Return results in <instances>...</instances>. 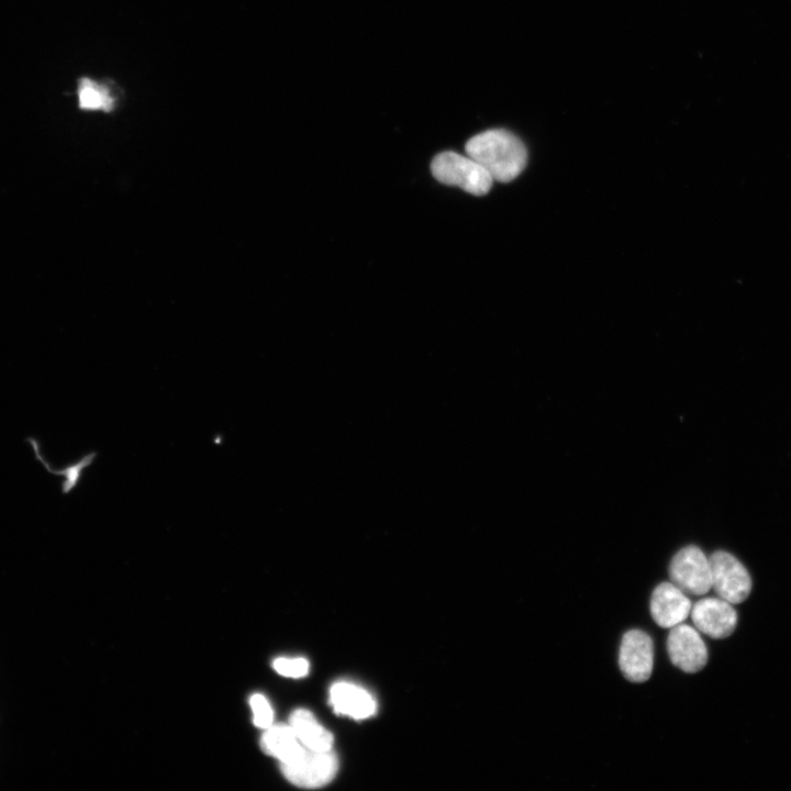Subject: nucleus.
<instances>
[{
    "instance_id": "f257e3e1",
    "label": "nucleus",
    "mask_w": 791,
    "mask_h": 791,
    "mask_svg": "<svg viewBox=\"0 0 791 791\" xmlns=\"http://www.w3.org/2000/svg\"><path fill=\"white\" fill-rule=\"evenodd\" d=\"M466 155L477 160L493 180L509 182L525 168L527 151L523 142L503 129H491L470 137L465 145Z\"/></svg>"
},
{
    "instance_id": "f03ea898",
    "label": "nucleus",
    "mask_w": 791,
    "mask_h": 791,
    "mask_svg": "<svg viewBox=\"0 0 791 791\" xmlns=\"http://www.w3.org/2000/svg\"><path fill=\"white\" fill-rule=\"evenodd\" d=\"M431 170L439 182L459 187L475 196L486 194L493 182L491 175L477 160L450 151L436 155Z\"/></svg>"
},
{
    "instance_id": "7ed1b4c3",
    "label": "nucleus",
    "mask_w": 791,
    "mask_h": 791,
    "mask_svg": "<svg viewBox=\"0 0 791 791\" xmlns=\"http://www.w3.org/2000/svg\"><path fill=\"white\" fill-rule=\"evenodd\" d=\"M669 576L671 582L688 594L702 595L712 588L710 560L694 545L683 547L672 557Z\"/></svg>"
},
{
    "instance_id": "20e7f679",
    "label": "nucleus",
    "mask_w": 791,
    "mask_h": 791,
    "mask_svg": "<svg viewBox=\"0 0 791 791\" xmlns=\"http://www.w3.org/2000/svg\"><path fill=\"white\" fill-rule=\"evenodd\" d=\"M712 588L732 604L745 601L751 590V579L744 565L732 554L717 550L710 558Z\"/></svg>"
},
{
    "instance_id": "39448f33",
    "label": "nucleus",
    "mask_w": 791,
    "mask_h": 791,
    "mask_svg": "<svg viewBox=\"0 0 791 791\" xmlns=\"http://www.w3.org/2000/svg\"><path fill=\"white\" fill-rule=\"evenodd\" d=\"M281 769L291 783L302 788H319L335 777L338 760L331 749L317 751L305 748L300 758L281 765Z\"/></svg>"
},
{
    "instance_id": "423d86ee",
    "label": "nucleus",
    "mask_w": 791,
    "mask_h": 791,
    "mask_svg": "<svg viewBox=\"0 0 791 791\" xmlns=\"http://www.w3.org/2000/svg\"><path fill=\"white\" fill-rule=\"evenodd\" d=\"M654 665V645L650 636L640 630H631L622 636L619 666L631 682L649 679Z\"/></svg>"
},
{
    "instance_id": "0eeeda50",
    "label": "nucleus",
    "mask_w": 791,
    "mask_h": 791,
    "mask_svg": "<svg viewBox=\"0 0 791 791\" xmlns=\"http://www.w3.org/2000/svg\"><path fill=\"white\" fill-rule=\"evenodd\" d=\"M667 651L671 662L688 673L704 668L708 649L695 628L688 624L672 626L667 637Z\"/></svg>"
},
{
    "instance_id": "6e6552de",
    "label": "nucleus",
    "mask_w": 791,
    "mask_h": 791,
    "mask_svg": "<svg viewBox=\"0 0 791 791\" xmlns=\"http://www.w3.org/2000/svg\"><path fill=\"white\" fill-rule=\"evenodd\" d=\"M690 613L694 626L715 639L728 637L737 625L736 610L722 598L701 599L692 605Z\"/></svg>"
},
{
    "instance_id": "1a4fd4ad",
    "label": "nucleus",
    "mask_w": 791,
    "mask_h": 791,
    "mask_svg": "<svg viewBox=\"0 0 791 791\" xmlns=\"http://www.w3.org/2000/svg\"><path fill=\"white\" fill-rule=\"evenodd\" d=\"M691 608L690 599L672 582L659 583L651 593L650 614L660 627L671 628L682 623Z\"/></svg>"
},
{
    "instance_id": "9d476101",
    "label": "nucleus",
    "mask_w": 791,
    "mask_h": 791,
    "mask_svg": "<svg viewBox=\"0 0 791 791\" xmlns=\"http://www.w3.org/2000/svg\"><path fill=\"white\" fill-rule=\"evenodd\" d=\"M330 703L336 713L356 720L367 718L376 712L374 698L363 688L346 681L332 686Z\"/></svg>"
},
{
    "instance_id": "9b49d317",
    "label": "nucleus",
    "mask_w": 791,
    "mask_h": 791,
    "mask_svg": "<svg viewBox=\"0 0 791 791\" xmlns=\"http://www.w3.org/2000/svg\"><path fill=\"white\" fill-rule=\"evenodd\" d=\"M122 91L112 81H99L89 77L78 80V105L85 111L113 112L119 105Z\"/></svg>"
},
{
    "instance_id": "f8f14e48",
    "label": "nucleus",
    "mask_w": 791,
    "mask_h": 791,
    "mask_svg": "<svg viewBox=\"0 0 791 791\" xmlns=\"http://www.w3.org/2000/svg\"><path fill=\"white\" fill-rule=\"evenodd\" d=\"M260 746L266 754L278 758L281 765L296 761L305 751L291 726L286 725L269 726L261 737Z\"/></svg>"
},
{
    "instance_id": "ddd939ff",
    "label": "nucleus",
    "mask_w": 791,
    "mask_h": 791,
    "mask_svg": "<svg viewBox=\"0 0 791 791\" xmlns=\"http://www.w3.org/2000/svg\"><path fill=\"white\" fill-rule=\"evenodd\" d=\"M290 726L304 747L324 751L333 745V735L324 728L314 715L304 709L294 711L290 717Z\"/></svg>"
},
{
    "instance_id": "4468645a",
    "label": "nucleus",
    "mask_w": 791,
    "mask_h": 791,
    "mask_svg": "<svg viewBox=\"0 0 791 791\" xmlns=\"http://www.w3.org/2000/svg\"><path fill=\"white\" fill-rule=\"evenodd\" d=\"M25 442L30 444L34 453L35 459L43 465L47 472L54 476L63 477V481L60 484V490L63 494L70 493L78 486L81 480L83 470L94 461L98 455L97 452H90L82 455L78 460L68 464L59 469H55L43 456L41 452V444L37 438L29 436L25 438Z\"/></svg>"
},
{
    "instance_id": "2eb2a0df",
    "label": "nucleus",
    "mask_w": 791,
    "mask_h": 791,
    "mask_svg": "<svg viewBox=\"0 0 791 791\" xmlns=\"http://www.w3.org/2000/svg\"><path fill=\"white\" fill-rule=\"evenodd\" d=\"M274 669L286 677H292V678H300L305 676L309 672V662L307 659L297 657V658H287V657H280L277 658L274 661Z\"/></svg>"
},
{
    "instance_id": "dca6fc26",
    "label": "nucleus",
    "mask_w": 791,
    "mask_h": 791,
    "mask_svg": "<svg viewBox=\"0 0 791 791\" xmlns=\"http://www.w3.org/2000/svg\"><path fill=\"white\" fill-rule=\"evenodd\" d=\"M249 702L254 713L255 725L261 728L271 726L274 713L266 698L257 693L250 698Z\"/></svg>"
}]
</instances>
